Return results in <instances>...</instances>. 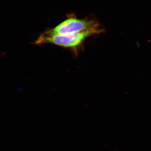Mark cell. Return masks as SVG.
Listing matches in <instances>:
<instances>
[{"instance_id": "2", "label": "cell", "mask_w": 151, "mask_h": 151, "mask_svg": "<svg viewBox=\"0 0 151 151\" xmlns=\"http://www.w3.org/2000/svg\"><path fill=\"white\" fill-rule=\"evenodd\" d=\"M88 30L94 32L96 34L101 33L103 31L99 23L95 21L70 17L54 28L45 32L51 35H63Z\"/></svg>"}, {"instance_id": "3", "label": "cell", "mask_w": 151, "mask_h": 151, "mask_svg": "<svg viewBox=\"0 0 151 151\" xmlns=\"http://www.w3.org/2000/svg\"><path fill=\"white\" fill-rule=\"evenodd\" d=\"M7 53L3 51H0V57H6Z\"/></svg>"}, {"instance_id": "1", "label": "cell", "mask_w": 151, "mask_h": 151, "mask_svg": "<svg viewBox=\"0 0 151 151\" xmlns=\"http://www.w3.org/2000/svg\"><path fill=\"white\" fill-rule=\"evenodd\" d=\"M95 34L94 32L89 30L63 35H51L44 32L38 38L35 43L38 45L45 44L55 45L69 49L76 54L86 39Z\"/></svg>"}]
</instances>
